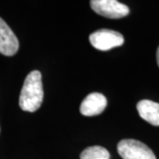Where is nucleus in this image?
Listing matches in <instances>:
<instances>
[{
	"label": "nucleus",
	"mask_w": 159,
	"mask_h": 159,
	"mask_svg": "<svg viewBox=\"0 0 159 159\" xmlns=\"http://www.w3.org/2000/svg\"><path fill=\"white\" fill-rule=\"evenodd\" d=\"M43 99L42 74L39 71L30 72L24 80L20 91L19 104L25 111L34 112L38 110Z\"/></svg>",
	"instance_id": "f257e3e1"
},
{
	"label": "nucleus",
	"mask_w": 159,
	"mask_h": 159,
	"mask_svg": "<svg viewBox=\"0 0 159 159\" xmlns=\"http://www.w3.org/2000/svg\"><path fill=\"white\" fill-rule=\"evenodd\" d=\"M117 149L123 159H157L153 151L146 144L134 139L120 141Z\"/></svg>",
	"instance_id": "f03ea898"
},
{
	"label": "nucleus",
	"mask_w": 159,
	"mask_h": 159,
	"mask_svg": "<svg viewBox=\"0 0 159 159\" xmlns=\"http://www.w3.org/2000/svg\"><path fill=\"white\" fill-rule=\"evenodd\" d=\"M89 42L94 48L99 51H109L124 43L123 35L111 29H100L89 35Z\"/></svg>",
	"instance_id": "7ed1b4c3"
},
{
	"label": "nucleus",
	"mask_w": 159,
	"mask_h": 159,
	"mask_svg": "<svg viewBox=\"0 0 159 159\" xmlns=\"http://www.w3.org/2000/svg\"><path fill=\"white\" fill-rule=\"evenodd\" d=\"M90 6L97 14L110 19H120L128 15V6L116 0H92Z\"/></svg>",
	"instance_id": "20e7f679"
},
{
	"label": "nucleus",
	"mask_w": 159,
	"mask_h": 159,
	"mask_svg": "<svg viewBox=\"0 0 159 159\" xmlns=\"http://www.w3.org/2000/svg\"><path fill=\"white\" fill-rule=\"evenodd\" d=\"M19 41L6 22L0 18V53L5 56H13L19 50Z\"/></svg>",
	"instance_id": "39448f33"
},
{
	"label": "nucleus",
	"mask_w": 159,
	"mask_h": 159,
	"mask_svg": "<svg viewBox=\"0 0 159 159\" xmlns=\"http://www.w3.org/2000/svg\"><path fill=\"white\" fill-rule=\"evenodd\" d=\"M107 106V99L100 93H91L82 101L80 111L86 117H92L101 114Z\"/></svg>",
	"instance_id": "423d86ee"
},
{
	"label": "nucleus",
	"mask_w": 159,
	"mask_h": 159,
	"mask_svg": "<svg viewBox=\"0 0 159 159\" xmlns=\"http://www.w3.org/2000/svg\"><path fill=\"white\" fill-rule=\"evenodd\" d=\"M140 117L152 125L159 126V103L150 100H142L137 103Z\"/></svg>",
	"instance_id": "0eeeda50"
},
{
	"label": "nucleus",
	"mask_w": 159,
	"mask_h": 159,
	"mask_svg": "<svg viewBox=\"0 0 159 159\" xmlns=\"http://www.w3.org/2000/svg\"><path fill=\"white\" fill-rule=\"evenodd\" d=\"M109 151L101 146H92L84 149L80 154V159H110Z\"/></svg>",
	"instance_id": "6e6552de"
},
{
	"label": "nucleus",
	"mask_w": 159,
	"mask_h": 159,
	"mask_svg": "<svg viewBox=\"0 0 159 159\" xmlns=\"http://www.w3.org/2000/svg\"><path fill=\"white\" fill-rule=\"evenodd\" d=\"M157 65H158L159 66V47L158 49H157Z\"/></svg>",
	"instance_id": "1a4fd4ad"
}]
</instances>
